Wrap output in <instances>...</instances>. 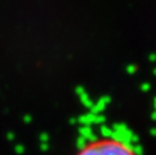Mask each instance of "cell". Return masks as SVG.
<instances>
[{
    "label": "cell",
    "mask_w": 156,
    "mask_h": 155,
    "mask_svg": "<svg viewBox=\"0 0 156 155\" xmlns=\"http://www.w3.org/2000/svg\"><path fill=\"white\" fill-rule=\"evenodd\" d=\"M110 103H111V96L110 95H102L98 100V103H94L93 107L90 109V112H93V114H101Z\"/></svg>",
    "instance_id": "obj_1"
},
{
    "label": "cell",
    "mask_w": 156,
    "mask_h": 155,
    "mask_svg": "<svg viewBox=\"0 0 156 155\" xmlns=\"http://www.w3.org/2000/svg\"><path fill=\"white\" fill-rule=\"evenodd\" d=\"M78 123H80L82 126L96 124V114L88 112V114H84V115L79 116V117H78Z\"/></svg>",
    "instance_id": "obj_2"
},
{
    "label": "cell",
    "mask_w": 156,
    "mask_h": 155,
    "mask_svg": "<svg viewBox=\"0 0 156 155\" xmlns=\"http://www.w3.org/2000/svg\"><path fill=\"white\" fill-rule=\"evenodd\" d=\"M79 134L82 137H84L88 142H95L96 140V135L93 132L91 126H80L79 127Z\"/></svg>",
    "instance_id": "obj_3"
},
{
    "label": "cell",
    "mask_w": 156,
    "mask_h": 155,
    "mask_svg": "<svg viewBox=\"0 0 156 155\" xmlns=\"http://www.w3.org/2000/svg\"><path fill=\"white\" fill-rule=\"evenodd\" d=\"M79 100H80V103L83 104V106H85L87 109H91V107H93V105H94V101L90 99V96L88 95L87 90L79 95Z\"/></svg>",
    "instance_id": "obj_4"
},
{
    "label": "cell",
    "mask_w": 156,
    "mask_h": 155,
    "mask_svg": "<svg viewBox=\"0 0 156 155\" xmlns=\"http://www.w3.org/2000/svg\"><path fill=\"white\" fill-rule=\"evenodd\" d=\"M100 133H101V135H104V137L112 138V135H113V129H112V127H110V126H107V124H101V126H100Z\"/></svg>",
    "instance_id": "obj_5"
},
{
    "label": "cell",
    "mask_w": 156,
    "mask_h": 155,
    "mask_svg": "<svg viewBox=\"0 0 156 155\" xmlns=\"http://www.w3.org/2000/svg\"><path fill=\"white\" fill-rule=\"evenodd\" d=\"M130 150L134 151V154H136V155H144V148H143V145L140 143L133 144L130 146Z\"/></svg>",
    "instance_id": "obj_6"
},
{
    "label": "cell",
    "mask_w": 156,
    "mask_h": 155,
    "mask_svg": "<svg viewBox=\"0 0 156 155\" xmlns=\"http://www.w3.org/2000/svg\"><path fill=\"white\" fill-rule=\"evenodd\" d=\"M87 142H88V140H87L84 137L79 135V137L77 138V140H76V146H77L78 149H84L85 145H87Z\"/></svg>",
    "instance_id": "obj_7"
},
{
    "label": "cell",
    "mask_w": 156,
    "mask_h": 155,
    "mask_svg": "<svg viewBox=\"0 0 156 155\" xmlns=\"http://www.w3.org/2000/svg\"><path fill=\"white\" fill-rule=\"evenodd\" d=\"M136 71H138V66L135 63H128L126 66V72L128 74H134V73H136Z\"/></svg>",
    "instance_id": "obj_8"
},
{
    "label": "cell",
    "mask_w": 156,
    "mask_h": 155,
    "mask_svg": "<svg viewBox=\"0 0 156 155\" xmlns=\"http://www.w3.org/2000/svg\"><path fill=\"white\" fill-rule=\"evenodd\" d=\"M49 140H50V135H49V133H46V132H41V133L39 134V143H49Z\"/></svg>",
    "instance_id": "obj_9"
},
{
    "label": "cell",
    "mask_w": 156,
    "mask_h": 155,
    "mask_svg": "<svg viewBox=\"0 0 156 155\" xmlns=\"http://www.w3.org/2000/svg\"><path fill=\"white\" fill-rule=\"evenodd\" d=\"M24 151H26V149H24V145H23V144H16V145H15V153H16V154L22 155Z\"/></svg>",
    "instance_id": "obj_10"
},
{
    "label": "cell",
    "mask_w": 156,
    "mask_h": 155,
    "mask_svg": "<svg viewBox=\"0 0 156 155\" xmlns=\"http://www.w3.org/2000/svg\"><path fill=\"white\" fill-rule=\"evenodd\" d=\"M150 89H151L150 83H147V82H143V83L140 84V90H141L143 93H146V92H149Z\"/></svg>",
    "instance_id": "obj_11"
},
{
    "label": "cell",
    "mask_w": 156,
    "mask_h": 155,
    "mask_svg": "<svg viewBox=\"0 0 156 155\" xmlns=\"http://www.w3.org/2000/svg\"><path fill=\"white\" fill-rule=\"evenodd\" d=\"M39 148L41 151H48L50 148V144L49 143H39Z\"/></svg>",
    "instance_id": "obj_12"
},
{
    "label": "cell",
    "mask_w": 156,
    "mask_h": 155,
    "mask_svg": "<svg viewBox=\"0 0 156 155\" xmlns=\"http://www.w3.org/2000/svg\"><path fill=\"white\" fill-rule=\"evenodd\" d=\"M147 60L150 61V62H156V52H150L149 54V56H147Z\"/></svg>",
    "instance_id": "obj_13"
},
{
    "label": "cell",
    "mask_w": 156,
    "mask_h": 155,
    "mask_svg": "<svg viewBox=\"0 0 156 155\" xmlns=\"http://www.w3.org/2000/svg\"><path fill=\"white\" fill-rule=\"evenodd\" d=\"M23 122H24L26 124L30 123V122H32V116H30V115H28V114H26V115L23 116Z\"/></svg>",
    "instance_id": "obj_14"
},
{
    "label": "cell",
    "mask_w": 156,
    "mask_h": 155,
    "mask_svg": "<svg viewBox=\"0 0 156 155\" xmlns=\"http://www.w3.org/2000/svg\"><path fill=\"white\" fill-rule=\"evenodd\" d=\"M6 138H7L10 142H12V140L15 139V133H13V132H9V133L6 134Z\"/></svg>",
    "instance_id": "obj_15"
},
{
    "label": "cell",
    "mask_w": 156,
    "mask_h": 155,
    "mask_svg": "<svg viewBox=\"0 0 156 155\" xmlns=\"http://www.w3.org/2000/svg\"><path fill=\"white\" fill-rule=\"evenodd\" d=\"M69 123H71V124H76V123H78V117H72V118L69 120Z\"/></svg>",
    "instance_id": "obj_16"
},
{
    "label": "cell",
    "mask_w": 156,
    "mask_h": 155,
    "mask_svg": "<svg viewBox=\"0 0 156 155\" xmlns=\"http://www.w3.org/2000/svg\"><path fill=\"white\" fill-rule=\"evenodd\" d=\"M150 134H151L152 137H156V128H155V127L150 129Z\"/></svg>",
    "instance_id": "obj_17"
},
{
    "label": "cell",
    "mask_w": 156,
    "mask_h": 155,
    "mask_svg": "<svg viewBox=\"0 0 156 155\" xmlns=\"http://www.w3.org/2000/svg\"><path fill=\"white\" fill-rule=\"evenodd\" d=\"M151 120H152V121H156V111H155V110L151 112Z\"/></svg>",
    "instance_id": "obj_18"
},
{
    "label": "cell",
    "mask_w": 156,
    "mask_h": 155,
    "mask_svg": "<svg viewBox=\"0 0 156 155\" xmlns=\"http://www.w3.org/2000/svg\"><path fill=\"white\" fill-rule=\"evenodd\" d=\"M152 101H154V103H152V105H154V110L156 111V96L154 98V100H152Z\"/></svg>",
    "instance_id": "obj_19"
},
{
    "label": "cell",
    "mask_w": 156,
    "mask_h": 155,
    "mask_svg": "<svg viewBox=\"0 0 156 155\" xmlns=\"http://www.w3.org/2000/svg\"><path fill=\"white\" fill-rule=\"evenodd\" d=\"M152 74H154V76H156V68H154V70H152Z\"/></svg>",
    "instance_id": "obj_20"
}]
</instances>
